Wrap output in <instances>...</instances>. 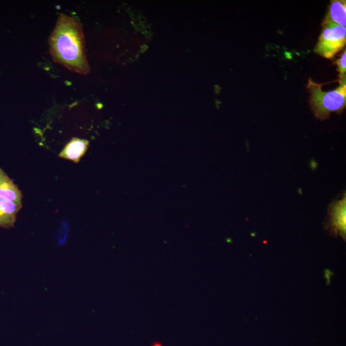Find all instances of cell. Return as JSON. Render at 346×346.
Segmentation results:
<instances>
[{
	"instance_id": "5b68a950",
	"label": "cell",
	"mask_w": 346,
	"mask_h": 346,
	"mask_svg": "<svg viewBox=\"0 0 346 346\" xmlns=\"http://www.w3.org/2000/svg\"><path fill=\"white\" fill-rule=\"evenodd\" d=\"M89 145V142L88 140L74 137L66 144L59 154V157L79 163L81 158L88 151Z\"/></svg>"
},
{
	"instance_id": "3957f363",
	"label": "cell",
	"mask_w": 346,
	"mask_h": 346,
	"mask_svg": "<svg viewBox=\"0 0 346 346\" xmlns=\"http://www.w3.org/2000/svg\"><path fill=\"white\" fill-rule=\"evenodd\" d=\"M322 26L324 29L318 39L314 52L324 58L331 59L345 47L346 29L345 27L333 24Z\"/></svg>"
},
{
	"instance_id": "ba28073f",
	"label": "cell",
	"mask_w": 346,
	"mask_h": 346,
	"mask_svg": "<svg viewBox=\"0 0 346 346\" xmlns=\"http://www.w3.org/2000/svg\"><path fill=\"white\" fill-rule=\"evenodd\" d=\"M331 225L340 234H345V198L334 203L331 208Z\"/></svg>"
},
{
	"instance_id": "52a82bcc",
	"label": "cell",
	"mask_w": 346,
	"mask_h": 346,
	"mask_svg": "<svg viewBox=\"0 0 346 346\" xmlns=\"http://www.w3.org/2000/svg\"><path fill=\"white\" fill-rule=\"evenodd\" d=\"M333 24L339 26L346 25V1L345 0H334L329 6V12L325 18L322 25Z\"/></svg>"
},
{
	"instance_id": "9c48e42d",
	"label": "cell",
	"mask_w": 346,
	"mask_h": 346,
	"mask_svg": "<svg viewBox=\"0 0 346 346\" xmlns=\"http://www.w3.org/2000/svg\"><path fill=\"white\" fill-rule=\"evenodd\" d=\"M346 51L344 50L342 56L338 60L336 61V65L338 66V72L340 73V77L345 75L346 71Z\"/></svg>"
},
{
	"instance_id": "7a4b0ae2",
	"label": "cell",
	"mask_w": 346,
	"mask_h": 346,
	"mask_svg": "<svg viewBox=\"0 0 346 346\" xmlns=\"http://www.w3.org/2000/svg\"><path fill=\"white\" fill-rule=\"evenodd\" d=\"M340 86L329 92L323 91L322 84L308 80L307 88L310 93L311 109L316 118L320 120H326L331 112L340 114L346 105L345 75L339 78Z\"/></svg>"
},
{
	"instance_id": "6da1fadb",
	"label": "cell",
	"mask_w": 346,
	"mask_h": 346,
	"mask_svg": "<svg viewBox=\"0 0 346 346\" xmlns=\"http://www.w3.org/2000/svg\"><path fill=\"white\" fill-rule=\"evenodd\" d=\"M48 43L54 63L80 75L90 72L83 27L79 18L61 14Z\"/></svg>"
},
{
	"instance_id": "277c9868",
	"label": "cell",
	"mask_w": 346,
	"mask_h": 346,
	"mask_svg": "<svg viewBox=\"0 0 346 346\" xmlns=\"http://www.w3.org/2000/svg\"><path fill=\"white\" fill-rule=\"evenodd\" d=\"M22 192L0 167V199L22 205Z\"/></svg>"
},
{
	"instance_id": "30bf717a",
	"label": "cell",
	"mask_w": 346,
	"mask_h": 346,
	"mask_svg": "<svg viewBox=\"0 0 346 346\" xmlns=\"http://www.w3.org/2000/svg\"><path fill=\"white\" fill-rule=\"evenodd\" d=\"M153 346H162V345L160 344L159 343H156L154 345H153Z\"/></svg>"
},
{
	"instance_id": "8992f818",
	"label": "cell",
	"mask_w": 346,
	"mask_h": 346,
	"mask_svg": "<svg viewBox=\"0 0 346 346\" xmlns=\"http://www.w3.org/2000/svg\"><path fill=\"white\" fill-rule=\"evenodd\" d=\"M22 205L13 201L0 199V227L9 228L14 226Z\"/></svg>"
}]
</instances>
